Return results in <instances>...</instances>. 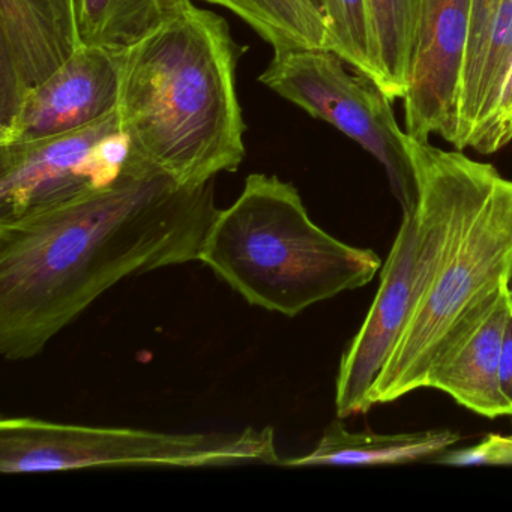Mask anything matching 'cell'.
Wrapping results in <instances>:
<instances>
[{
  "label": "cell",
  "instance_id": "obj_1",
  "mask_svg": "<svg viewBox=\"0 0 512 512\" xmlns=\"http://www.w3.org/2000/svg\"><path fill=\"white\" fill-rule=\"evenodd\" d=\"M218 212L214 181L181 185L148 166L0 223V353L35 358L124 278L196 262Z\"/></svg>",
  "mask_w": 512,
  "mask_h": 512
},
{
  "label": "cell",
  "instance_id": "obj_2",
  "mask_svg": "<svg viewBox=\"0 0 512 512\" xmlns=\"http://www.w3.org/2000/svg\"><path fill=\"white\" fill-rule=\"evenodd\" d=\"M242 52L226 19L194 4L125 52L119 121L178 184L214 181L244 161Z\"/></svg>",
  "mask_w": 512,
  "mask_h": 512
},
{
  "label": "cell",
  "instance_id": "obj_3",
  "mask_svg": "<svg viewBox=\"0 0 512 512\" xmlns=\"http://www.w3.org/2000/svg\"><path fill=\"white\" fill-rule=\"evenodd\" d=\"M409 136V134H407ZM439 197L442 241L415 311L373 391V406L424 388L431 364L503 289L512 265V181L463 152L407 137Z\"/></svg>",
  "mask_w": 512,
  "mask_h": 512
},
{
  "label": "cell",
  "instance_id": "obj_4",
  "mask_svg": "<svg viewBox=\"0 0 512 512\" xmlns=\"http://www.w3.org/2000/svg\"><path fill=\"white\" fill-rule=\"evenodd\" d=\"M199 262L254 307L286 317L371 283L373 250L352 247L317 226L292 182L253 173L236 202L220 209Z\"/></svg>",
  "mask_w": 512,
  "mask_h": 512
},
{
  "label": "cell",
  "instance_id": "obj_5",
  "mask_svg": "<svg viewBox=\"0 0 512 512\" xmlns=\"http://www.w3.org/2000/svg\"><path fill=\"white\" fill-rule=\"evenodd\" d=\"M281 464L272 427L164 433L139 428L0 421V472H64L103 467H227Z\"/></svg>",
  "mask_w": 512,
  "mask_h": 512
},
{
  "label": "cell",
  "instance_id": "obj_6",
  "mask_svg": "<svg viewBox=\"0 0 512 512\" xmlns=\"http://www.w3.org/2000/svg\"><path fill=\"white\" fill-rule=\"evenodd\" d=\"M346 65L332 50H280L259 80L370 152L385 169L403 212L413 211L419 187L409 136L398 127L391 98L367 77L352 76Z\"/></svg>",
  "mask_w": 512,
  "mask_h": 512
},
{
  "label": "cell",
  "instance_id": "obj_7",
  "mask_svg": "<svg viewBox=\"0 0 512 512\" xmlns=\"http://www.w3.org/2000/svg\"><path fill=\"white\" fill-rule=\"evenodd\" d=\"M419 199L403 212L391 253L380 272L379 290L358 334L341 356L335 382L340 419L373 407L374 388L415 311L442 241V208L433 185L418 175Z\"/></svg>",
  "mask_w": 512,
  "mask_h": 512
},
{
  "label": "cell",
  "instance_id": "obj_8",
  "mask_svg": "<svg viewBox=\"0 0 512 512\" xmlns=\"http://www.w3.org/2000/svg\"><path fill=\"white\" fill-rule=\"evenodd\" d=\"M154 166L118 112L62 136L0 146V223L22 220L112 187Z\"/></svg>",
  "mask_w": 512,
  "mask_h": 512
},
{
  "label": "cell",
  "instance_id": "obj_9",
  "mask_svg": "<svg viewBox=\"0 0 512 512\" xmlns=\"http://www.w3.org/2000/svg\"><path fill=\"white\" fill-rule=\"evenodd\" d=\"M127 50L82 46L38 86L7 127L0 146L26 145L80 130L118 112Z\"/></svg>",
  "mask_w": 512,
  "mask_h": 512
},
{
  "label": "cell",
  "instance_id": "obj_10",
  "mask_svg": "<svg viewBox=\"0 0 512 512\" xmlns=\"http://www.w3.org/2000/svg\"><path fill=\"white\" fill-rule=\"evenodd\" d=\"M470 10L472 0H422L418 50L403 98L413 139L439 134L454 145Z\"/></svg>",
  "mask_w": 512,
  "mask_h": 512
},
{
  "label": "cell",
  "instance_id": "obj_11",
  "mask_svg": "<svg viewBox=\"0 0 512 512\" xmlns=\"http://www.w3.org/2000/svg\"><path fill=\"white\" fill-rule=\"evenodd\" d=\"M79 47L52 0H0V128Z\"/></svg>",
  "mask_w": 512,
  "mask_h": 512
},
{
  "label": "cell",
  "instance_id": "obj_12",
  "mask_svg": "<svg viewBox=\"0 0 512 512\" xmlns=\"http://www.w3.org/2000/svg\"><path fill=\"white\" fill-rule=\"evenodd\" d=\"M511 311L503 289L437 356L424 388L439 389L488 419L511 416L499 388L500 350Z\"/></svg>",
  "mask_w": 512,
  "mask_h": 512
},
{
  "label": "cell",
  "instance_id": "obj_13",
  "mask_svg": "<svg viewBox=\"0 0 512 512\" xmlns=\"http://www.w3.org/2000/svg\"><path fill=\"white\" fill-rule=\"evenodd\" d=\"M460 442V434L442 430L382 434L350 431L341 421L326 427L319 443L304 457L281 461L283 466H389L434 460Z\"/></svg>",
  "mask_w": 512,
  "mask_h": 512
},
{
  "label": "cell",
  "instance_id": "obj_14",
  "mask_svg": "<svg viewBox=\"0 0 512 512\" xmlns=\"http://www.w3.org/2000/svg\"><path fill=\"white\" fill-rule=\"evenodd\" d=\"M190 4L191 0H76L80 44L130 49Z\"/></svg>",
  "mask_w": 512,
  "mask_h": 512
},
{
  "label": "cell",
  "instance_id": "obj_15",
  "mask_svg": "<svg viewBox=\"0 0 512 512\" xmlns=\"http://www.w3.org/2000/svg\"><path fill=\"white\" fill-rule=\"evenodd\" d=\"M379 88L391 100L404 98L421 31L422 0H367Z\"/></svg>",
  "mask_w": 512,
  "mask_h": 512
},
{
  "label": "cell",
  "instance_id": "obj_16",
  "mask_svg": "<svg viewBox=\"0 0 512 512\" xmlns=\"http://www.w3.org/2000/svg\"><path fill=\"white\" fill-rule=\"evenodd\" d=\"M244 20L274 52L290 49L329 50V31L322 14L308 0H206Z\"/></svg>",
  "mask_w": 512,
  "mask_h": 512
},
{
  "label": "cell",
  "instance_id": "obj_17",
  "mask_svg": "<svg viewBox=\"0 0 512 512\" xmlns=\"http://www.w3.org/2000/svg\"><path fill=\"white\" fill-rule=\"evenodd\" d=\"M512 58V0H499L491 22L481 71L469 101L458 113L454 148H467L475 128L487 118Z\"/></svg>",
  "mask_w": 512,
  "mask_h": 512
},
{
  "label": "cell",
  "instance_id": "obj_18",
  "mask_svg": "<svg viewBox=\"0 0 512 512\" xmlns=\"http://www.w3.org/2000/svg\"><path fill=\"white\" fill-rule=\"evenodd\" d=\"M326 23L329 50L337 53L356 74L379 86L367 0H328Z\"/></svg>",
  "mask_w": 512,
  "mask_h": 512
},
{
  "label": "cell",
  "instance_id": "obj_19",
  "mask_svg": "<svg viewBox=\"0 0 512 512\" xmlns=\"http://www.w3.org/2000/svg\"><path fill=\"white\" fill-rule=\"evenodd\" d=\"M512 140V58L506 68L499 94L487 118L475 128L467 148L481 155H491Z\"/></svg>",
  "mask_w": 512,
  "mask_h": 512
},
{
  "label": "cell",
  "instance_id": "obj_20",
  "mask_svg": "<svg viewBox=\"0 0 512 512\" xmlns=\"http://www.w3.org/2000/svg\"><path fill=\"white\" fill-rule=\"evenodd\" d=\"M497 4H499V0H472L469 37H467L466 56H464L463 74H461L460 97H458V113H460L461 107L469 101L470 95L475 89Z\"/></svg>",
  "mask_w": 512,
  "mask_h": 512
},
{
  "label": "cell",
  "instance_id": "obj_21",
  "mask_svg": "<svg viewBox=\"0 0 512 512\" xmlns=\"http://www.w3.org/2000/svg\"><path fill=\"white\" fill-rule=\"evenodd\" d=\"M448 466H509L512 464V437L490 434L478 445L460 451H446L434 458Z\"/></svg>",
  "mask_w": 512,
  "mask_h": 512
},
{
  "label": "cell",
  "instance_id": "obj_22",
  "mask_svg": "<svg viewBox=\"0 0 512 512\" xmlns=\"http://www.w3.org/2000/svg\"><path fill=\"white\" fill-rule=\"evenodd\" d=\"M499 388L512 416V311L506 323L499 361Z\"/></svg>",
  "mask_w": 512,
  "mask_h": 512
},
{
  "label": "cell",
  "instance_id": "obj_23",
  "mask_svg": "<svg viewBox=\"0 0 512 512\" xmlns=\"http://www.w3.org/2000/svg\"><path fill=\"white\" fill-rule=\"evenodd\" d=\"M52 4L68 34L82 47L77 29L76 0H52Z\"/></svg>",
  "mask_w": 512,
  "mask_h": 512
},
{
  "label": "cell",
  "instance_id": "obj_24",
  "mask_svg": "<svg viewBox=\"0 0 512 512\" xmlns=\"http://www.w3.org/2000/svg\"><path fill=\"white\" fill-rule=\"evenodd\" d=\"M308 2H310V4L313 5L320 14H322V17L326 22V2H328V0H308ZM326 25H328V23H326Z\"/></svg>",
  "mask_w": 512,
  "mask_h": 512
},
{
  "label": "cell",
  "instance_id": "obj_25",
  "mask_svg": "<svg viewBox=\"0 0 512 512\" xmlns=\"http://www.w3.org/2000/svg\"><path fill=\"white\" fill-rule=\"evenodd\" d=\"M505 289L506 292H508L509 299H511L512 302V265L511 268H509L508 275H506Z\"/></svg>",
  "mask_w": 512,
  "mask_h": 512
}]
</instances>
